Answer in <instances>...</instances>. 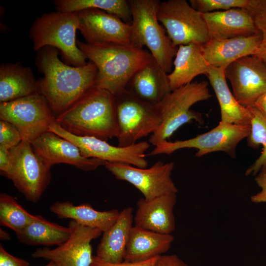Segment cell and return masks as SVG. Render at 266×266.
Returning <instances> with one entry per match:
<instances>
[{
	"label": "cell",
	"mask_w": 266,
	"mask_h": 266,
	"mask_svg": "<svg viewBox=\"0 0 266 266\" xmlns=\"http://www.w3.org/2000/svg\"><path fill=\"white\" fill-rule=\"evenodd\" d=\"M58 55V49L46 46L37 52L35 60L43 74L37 80L38 92L46 100L56 116L95 85L98 72L91 61L82 66H71L61 61Z\"/></svg>",
	"instance_id": "6da1fadb"
},
{
	"label": "cell",
	"mask_w": 266,
	"mask_h": 266,
	"mask_svg": "<svg viewBox=\"0 0 266 266\" xmlns=\"http://www.w3.org/2000/svg\"><path fill=\"white\" fill-rule=\"evenodd\" d=\"M55 121L69 133L103 140L117 137L118 125L115 97L95 85L67 109L56 116Z\"/></svg>",
	"instance_id": "7a4b0ae2"
},
{
	"label": "cell",
	"mask_w": 266,
	"mask_h": 266,
	"mask_svg": "<svg viewBox=\"0 0 266 266\" xmlns=\"http://www.w3.org/2000/svg\"><path fill=\"white\" fill-rule=\"evenodd\" d=\"M77 45L97 68L95 86L114 96L126 89L135 72L153 57L131 44H91L77 40Z\"/></svg>",
	"instance_id": "3957f363"
},
{
	"label": "cell",
	"mask_w": 266,
	"mask_h": 266,
	"mask_svg": "<svg viewBox=\"0 0 266 266\" xmlns=\"http://www.w3.org/2000/svg\"><path fill=\"white\" fill-rule=\"evenodd\" d=\"M159 0H130L132 13L131 44L139 49L146 46L153 58L168 74L171 72L178 50L160 25L157 12Z\"/></svg>",
	"instance_id": "277c9868"
},
{
	"label": "cell",
	"mask_w": 266,
	"mask_h": 266,
	"mask_svg": "<svg viewBox=\"0 0 266 266\" xmlns=\"http://www.w3.org/2000/svg\"><path fill=\"white\" fill-rule=\"evenodd\" d=\"M79 27L77 12L56 11L44 13L33 22L29 33L37 52L46 46L60 50L65 60L73 66L86 65V58L77 45Z\"/></svg>",
	"instance_id": "5b68a950"
},
{
	"label": "cell",
	"mask_w": 266,
	"mask_h": 266,
	"mask_svg": "<svg viewBox=\"0 0 266 266\" xmlns=\"http://www.w3.org/2000/svg\"><path fill=\"white\" fill-rule=\"evenodd\" d=\"M208 82L194 81L171 91L157 104L161 115L160 125L149 138L156 146L168 138L183 125L195 121L203 123L200 113L190 110L195 103L211 97Z\"/></svg>",
	"instance_id": "8992f818"
},
{
	"label": "cell",
	"mask_w": 266,
	"mask_h": 266,
	"mask_svg": "<svg viewBox=\"0 0 266 266\" xmlns=\"http://www.w3.org/2000/svg\"><path fill=\"white\" fill-rule=\"evenodd\" d=\"M118 125V146L126 147L158 128L162 121L157 104L142 100L126 89L115 96Z\"/></svg>",
	"instance_id": "52a82bcc"
},
{
	"label": "cell",
	"mask_w": 266,
	"mask_h": 266,
	"mask_svg": "<svg viewBox=\"0 0 266 266\" xmlns=\"http://www.w3.org/2000/svg\"><path fill=\"white\" fill-rule=\"evenodd\" d=\"M2 175L11 180L27 200L36 203L51 181V167L34 152L30 142L22 140L9 150V165Z\"/></svg>",
	"instance_id": "ba28073f"
},
{
	"label": "cell",
	"mask_w": 266,
	"mask_h": 266,
	"mask_svg": "<svg viewBox=\"0 0 266 266\" xmlns=\"http://www.w3.org/2000/svg\"><path fill=\"white\" fill-rule=\"evenodd\" d=\"M47 101L38 92L0 103V119L15 126L22 139L32 143L55 120Z\"/></svg>",
	"instance_id": "9c48e42d"
},
{
	"label": "cell",
	"mask_w": 266,
	"mask_h": 266,
	"mask_svg": "<svg viewBox=\"0 0 266 266\" xmlns=\"http://www.w3.org/2000/svg\"><path fill=\"white\" fill-rule=\"evenodd\" d=\"M250 132V125H240L220 122L219 124L204 133L185 140L161 142L152 150L148 156L170 154L184 148H195L198 151L197 157L207 154L223 151L231 157L236 156L238 144L247 138Z\"/></svg>",
	"instance_id": "30bf717a"
},
{
	"label": "cell",
	"mask_w": 266,
	"mask_h": 266,
	"mask_svg": "<svg viewBox=\"0 0 266 266\" xmlns=\"http://www.w3.org/2000/svg\"><path fill=\"white\" fill-rule=\"evenodd\" d=\"M157 18L173 44H203L209 40L202 14L186 0L160 1Z\"/></svg>",
	"instance_id": "8fae6325"
},
{
	"label": "cell",
	"mask_w": 266,
	"mask_h": 266,
	"mask_svg": "<svg viewBox=\"0 0 266 266\" xmlns=\"http://www.w3.org/2000/svg\"><path fill=\"white\" fill-rule=\"evenodd\" d=\"M48 131L73 143L86 158L128 164L140 168L147 166L145 152L150 147L147 141L139 142L126 147L115 146L95 137L73 134L62 128L55 120L50 125Z\"/></svg>",
	"instance_id": "7c38bea8"
},
{
	"label": "cell",
	"mask_w": 266,
	"mask_h": 266,
	"mask_svg": "<svg viewBox=\"0 0 266 266\" xmlns=\"http://www.w3.org/2000/svg\"><path fill=\"white\" fill-rule=\"evenodd\" d=\"M104 166L117 179L126 181L133 185L146 200L178 193L171 177L174 166L172 162L164 163L159 161L148 168L109 162H106Z\"/></svg>",
	"instance_id": "4fadbf2b"
},
{
	"label": "cell",
	"mask_w": 266,
	"mask_h": 266,
	"mask_svg": "<svg viewBox=\"0 0 266 266\" xmlns=\"http://www.w3.org/2000/svg\"><path fill=\"white\" fill-rule=\"evenodd\" d=\"M72 230L69 237L56 248L36 249L32 254L35 258L53 262L59 266H90L93 259L91 241L102 233L100 230L70 221Z\"/></svg>",
	"instance_id": "5bb4252c"
},
{
	"label": "cell",
	"mask_w": 266,
	"mask_h": 266,
	"mask_svg": "<svg viewBox=\"0 0 266 266\" xmlns=\"http://www.w3.org/2000/svg\"><path fill=\"white\" fill-rule=\"evenodd\" d=\"M225 75L232 85L234 98L244 107L253 106L266 92V65L254 55L233 62L226 68Z\"/></svg>",
	"instance_id": "9a60e30c"
},
{
	"label": "cell",
	"mask_w": 266,
	"mask_h": 266,
	"mask_svg": "<svg viewBox=\"0 0 266 266\" xmlns=\"http://www.w3.org/2000/svg\"><path fill=\"white\" fill-rule=\"evenodd\" d=\"M79 30L88 44H131V23L102 10L87 8L77 12Z\"/></svg>",
	"instance_id": "2e32d148"
},
{
	"label": "cell",
	"mask_w": 266,
	"mask_h": 266,
	"mask_svg": "<svg viewBox=\"0 0 266 266\" xmlns=\"http://www.w3.org/2000/svg\"><path fill=\"white\" fill-rule=\"evenodd\" d=\"M34 152L46 166L66 164L84 171L93 170L106 162L84 157L73 143L54 133L47 131L32 143Z\"/></svg>",
	"instance_id": "e0dca14e"
},
{
	"label": "cell",
	"mask_w": 266,
	"mask_h": 266,
	"mask_svg": "<svg viewBox=\"0 0 266 266\" xmlns=\"http://www.w3.org/2000/svg\"><path fill=\"white\" fill-rule=\"evenodd\" d=\"M261 35L258 33L249 36L224 39H209L202 44L203 55L209 66L225 69L236 60L255 55L259 47Z\"/></svg>",
	"instance_id": "ac0fdd59"
},
{
	"label": "cell",
	"mask_w": 266,
	"mask_h": 266,
	"mask_svg": "<svg viewBox=\"0 0 266 266\" xmlns=\"http://www.w3.org/2000/svg\"><path fill=\"white\" fill-rule=\"evenodd\" d=\"M177 194L163 195L150 200L137 202L135 226L162 234H171L175 228L173 213Z\"/></svg>",
	"instance_id": "d6986e66"
},
{
	"label": "cell",
	"mask_w": 266,
	"mask_h": 266,
	"mask_svg": "<svg viewBox=\"0 0 266 266\" xmlns=\"http://www.w3.org/2000/svg\"><path fill=\"white\" fill-rule=\"evenodd\" d=\"M209 39L246 36L258 33L254 19L246 8H236L202 14Z\"/></svg>",
	"instance_id": "ffe728a7"
},
{
	"label": "cell",
	"mask_w": 266,
	"mask_h": 266,
	"mask_svg": "<svg viewBox=\"0 0 266 266\" xmlns=\"http://www.w3.org/2000/svg\"><path fill=\"white\" fill-rule=\"evenodd\" d=\"M168 74L152 57L133 75L128 90L142 100L157 104L171 91Z\"/></svg>",
	"instance_id": "44dd1931"
},
{
	"label": "cell",
	"mask_w": 266,
	"mask_h": 266,
	"mask_svg": "<svg viewBox=\"0 0 266 266\" xmlns=\"http://www.w3.org/2000/svg\"><path fill=\"white\" fill-rule=\"evenodd\" d=\"M174 240L171 234H162L135 226L130 231L124 261H145L162 255L170 248Z\"/></svg>",
	"instance_id": "7402d4cb"
},
{
	"label": "cell",
	"mask_w": 266,
	"mask_h": 266,
	"mask_svg": "<svg viewBox=\"0 0 266 266\" xmlns=\"http://www.w3.org/2000/svg\"><path fill=\"white\" fill-rule=\"evenodd\" d=\"M133 209L124 208L115 223L103 233L96 249V256L101 260L111 263H120L124 256L130 231L133 222Z\"/></svg>",
	"instance_id": "603a6c76"
},
{
	"label": "cell",
	"mask_w": 266,
	"mask_h": 266,
	"mask_svg": "<svg viewBox=\"0 0 266 266\" xmlns=\"http://www.w3.org/2000/svg\"><path fill=\"white\" fill-rule=\"evenodd\" d=\"M210 66L204 58L201 44L179 46L173 69L168 74L171 91L192 82L199 75L205 74Z\"/></svg>",
	"instance_id": "cb8c5ba5"
},
{
	"label": "cell",
	"mask_w": 266,
	"mask_h": 266,
	"mask_svg": "<svg viewBox=\"0 0 266 266\" xmlns=\"http://www.w3.org/2000/svg\"><path fill=\"white\" fill-rule=\"evenodd\" d=\"M213 88L219 104L221 122L240 125H250L249 109L239 104L231 92L225 70L210 66L205 74Z\"/></svg>",
	"instance_id": "d4e9b609"
},
{
	"label": "cell",
	"mask_w": 266,
	"mask_h": 266,
	"mask_svg": "<svg viewBox=\"0 0 266 266\" xmlns=\"http://www.w3.org/2000/svg\"><path fill=\"white\" fill-rule=\"evenodd\" d=\"M49 209L61 219H70L82 226L99 229L102 233L115 223L120 214L116 209L100 211L88 203L75 205L69 201H57Z\"/></svg>",
	"instance_id": "484cf974"
},
{
	"label": "cell",
	"mask_w": 266,
	"mask_h": 266,
	"mask_svg": "<svg viewBox=\"0 0 266 266\" xmlns=\"http://www.w3.org/2000/svg\"><path fill=\"white\" fill-rule=\"evenodd\" d=\"M38 92L37 80L29 67L20 63L0 66V103Z\"/></svg>",
	"instance_id": "4316f807"
},
{
	"label": "cell",
	"mask_w": 266,
	"mask_h": 266,
	"mask_svg": "<svg viewBox=\"0 0 266 266\" xmlns=\"http://www.w3.org/2000/svg\"><path fill=\"white\" fill-rule=\"evenodd\" d=\"M71 228L64 227L45 219L41 215L35 218L16 235L20 242L32 246L60 245L71 233Z\"/></svg>",
	"instance_id": "83f0119b"
},
{
	"label": "cell",
	"mask_w": 266,
	"mask_h": 266,
	"mask_svg": "<svg viewBox=\"0 0 266 266\" xmlns=\"http://www.w3.org/2000/svg\"><path fill=\"white\" fill-rule=\"evenodd\" d=\"M57 11L77 12L87 8H95L115 15L127 23H131L132 13L126 0H56Z\"/></svg>",
	"instance_id": "f1b7e54d"
},
{
	"label": "cell",
	"mask_w": 266,
	"mask_h": 266,
	"mask_svg": "<svg viewBox=\"0 0 266 266\" xmlns=\"http://www.w3.org/2000/svg\"><path fill=\"white\" fill-rule=\"evenodd\" d=\"M250 116V132L247 138L248 145L257 149L262 146L259 157L245 171V175H256L266 169V118L254 106L246 107Z\"/></svg>",
	"instance_id": "f546056e"
},
{
	"label": "cell",
	"mask_w": 266,
	"mask_h": 266,
	"mask_svg": "<svg viewBox=\"0 0 266 266\" xmlns=\"http://www.w3.org/2000/svg\"><path fill=\"white\" fill-rule=\"evenodd\" d=\"M36 215L25 209L12 196L0 194V224L8 228L15 233L22 231L31 223Z\"/></svg>",
	"instance_id": "4dcf8cb0"
},
{
	"label": "cell",
	"mask_w": 266,
	"mask_h": 266,
	"mask_svg": "<svg viewBox=\"0 0 266 266\" xmlns=\"http://www.w3.org/2000/svg\"><path fill=\"white\" fill-rule=\"evenodd\" d=\"M247 9L261 35L259 47L254 56L266 65V0H250Z\"/></svg>",
	"instance_id": "1f68e13d"
},
{
	"label": "cell",
	"mask_w": 266,
	"mask_h": 266,
	"mask_svg": "<svg viewBox=\"0 0 266 266\" xmlns=\"http://www.w3.org/2000/svg\"><path fill=\"white\" fill-rule=\"evenodd\" d=\"M249 0H190V5L202 14L232 8H246Z\"/></svg>",
	"instance_id": "d6a6232c"
},
{
	"label": "cell",
	"mask_w": 266,
	"mask_h": 266,
	"mask_svg": "<svg viewBox=\"0 0 266 266\" xmlns=\"http://www.w3.org/2000/svg\"><path fill=\"white\" fill-rule=\"evenodd\" d=\"M22 140L17 128L10 123L0 120V147L10 150Z\"/></svg>",
	"instance_id": "836d02e7"
},
{
	"label": "cell",
	"mask_w": 266,
	"mask_h": 266,
	"mask_svg": "<svg viewBox=\"0 0 266 266\" xmlns=\"http://www.w3.org/2000/svg\"><path fill=\"white\" fill-rule=\"evenodd\" d=\"M255 181L261 190L251 197V201L254 203H266V169L261 170L256 175Z\"/></svg>",
	"instance_id": "e575fe53"
},
{
	"label": "cell",
	"mask_w": 266,
	"mask_h": 266,
	"mask_svg": "<svg viewBox=\"0 0 266 266\" xmlns=\"http://www.w3.org/2000/svg\"><path fill=\"white\" fill-rule=\"evenodd\" d=\"M159 256L142 262H123L120 263H111L101 260L96 256H93V261L90 266H155Z\"/></svg>",
	"instance_id": "d590c367"
},
{
	"label": "cell",
	"mask_w": 266,
	"mask_h": 266,
	"mask_svg": "<svg viewBox=\"0 0 266 266\" xmlns=\"http://www.w3.org/2000/svg\"><path fill=\"white\" fill-rule=\"evenodd\" d=\"M29 265L28 261L9 254L0 244V266H29Z\"/></svg>",
	"instance_id": "8d00e7d4"
},
{
	"label": "cell",
	"mask_w": 266,
	"mask_h": 266,
	"mask_svg": "<svg viewBox=\"0 0 266 266\" xmlns=\"http://www.w3.org/2000/svg\"><path fill=\"white\" fill-rule=\"evenodd\" d=\"M155 266H189L175 254L160 256Z\"/></svg>",
	"instance_id": "74e56055"
},
{
	"label": "cell",
	"mask_w": 266,
	"mask_h": 266,
	"mask_svg": "<svg viewBox=\"0 0 266 266\" xmlns=\"http://www.w3.org/2000/svg\"><path fill=\"white\" fill-rule=\"evenodd\" d=\"M9 165V150L0 147V174L5 172Z\"/></svg>",
	"instance_id": "f35d334b"
},
{
	"label": "cell",
	"mask_w": 266,
	"mask_h": 266,
	"mask_svg": "<svg viewBox=\"0 0 266 266\" xmlns=\"http://www.w3.org/2000/svg\"><path fill=\"white\" fill-rule=\"evenodd\" d=\"M253 106L266 118V92L257 100Z\"/></svg>",
	"instance_id": "ab89813d"
},
{
	"label": "cell",
	"mask_w": 266,
	"mask_h": 266,
	"mask_svg": "<svg viewBox=\"0 0 266 266\" xmlns=\"http://www.w3.org/2000/svg\"><path fill=\"white\" fill-rule=\"evenodd\" d=\"M0 239L2 241H8L11 239L10 235L5 230L0 229Z\"/></svg>",
	"instance_id": "60d3db41"
},
{
	"label": "cell",
	"mask_w": 266,
	"mask_h": 266,
	"mask_svg": "<svg viewBox=\"0 0 266 266\" xmlns=\"http://www.w3.org/2000/svg\"><path fill=\"white\" fill-rule=\"evenodd\" d=\"M59 266L53 262H49V263L46 266Z\"/></svg>",
	"instance_id": "b9f144b4"
}]
</instances>
